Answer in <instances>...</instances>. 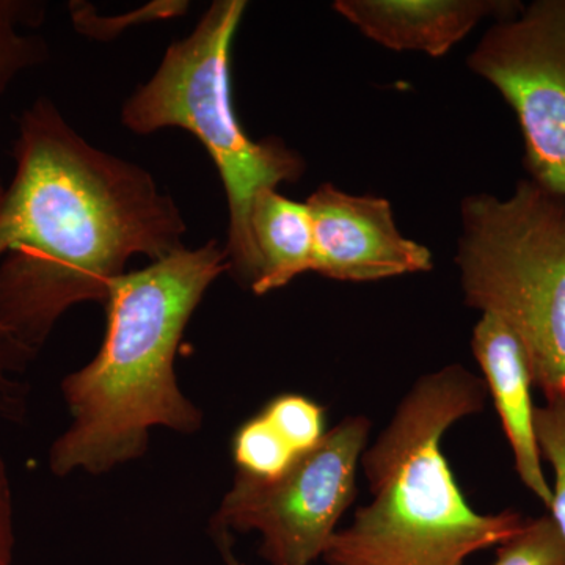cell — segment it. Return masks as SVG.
Listing matches in <instances>:
<instances>
[{
    "label": "cell",
    "instance_id": "cell-1",
    "mask_svg": "<svg viewBox=\"0 0 565 565\" xmlns=\"http://www.w3.org/2000/svg\"><path fill=\"white\" fill-rule=\"evenodd\" d=\"M0 196V334L35 360L74 305L106 303L137 255L185 247L180 207L143 167L98 150L47 98L22 111Z\"/></svg>",
    "mask_w": 565,
    "mask_h": 565
},
{
    "label": "cell",
    "instance_id": "cell-2",
    "mask_svg": "<svg viewBox=\"0 0 565 565\" xmlns=\"http://www.w3.org/2000/svg\"><path fill=\"white\" fill-rule=\"evenodd\" d=\"M225 273V245L212 239L111 282L103 345L62 382L71 422L52 444V473L104 475L140 459L156 427L184 435L202 429V411L182 393L174 360L196 307Z\"/></svg>",
    "mask_w": 565,
    "mask_h": 565
},
{
    "label": "cell",
    "instance_id": "cell-3",
    "mask_svg": "<svg viewBox=\"0 0 565 565\" xmlns=\"http://www.w3.org/2000/svg\"><path fill=\"white\" fill-rule=\"evenodd\" d=\"M484 379L462 364L424 374L364 449L373 500L337 531L329 565H465L525 526L516 511L479 514L463 497L444 455L445 434L486 407Z\"/></svg>",
    "mask_w": 565,
    "mask_h": 565
},
{
    "label": "cell",
    "instance_id": "cell-4",
    "mask_svg": "<svg viewBox=\"0 0 565 565\" xmlns=\"http://www.w3.org/2000/svg\"><path fill=\"white\" fill-rule=\"evenodd\" d=\"M245 10L244 0H215L191 35L167 50L154 76L129 96L121 122L139 136L185 129L206 148L228 202L230 274L252 289L259 273L248 226L253 200L263 189L299 181L307 167L277 137L252 140L234 111L232 46Z\"/></svg>",
    "mask_w": 565,
    "mask_h": 565
},
{
    "label": "cell",
    "instance_id": "cell-5",
    "mask_svg": "<svg viewBox=\"0 0 565 565\" xmlns=\"http://www.w3.org/2000/svg\"><path fill=\"white\" fill-rule=\"evenodd\" d=\"M460 225L465 303L514 332L546 401L565 396V200L526 178L508 199L465 196Z\"/></svg>",
    "mask_w": 565,
    "mask_h": 565
},
{
    "label": "cell",
    "instance_id": "cell-6",
    "mask_svg": "<svg viewBox=\"0 0 565 565\" xmlns=\"http://www.w3.org/2000/svg\"><path fill=\"white\" fill-rule=\"evenodd\" d=\"M366 416H348L274 479L236 471L212 516L217 539L258 533L270 565H311L323 556L356 494V468L370 437Z\"/></svg>",
    "mask_w": 565,
    "mask_h": 565
},
{
    "label": "cell",
    "instance_id": "cell-7",
    "mask_svg": "<svg viewBox=\"0 0 565 565\" xmlns=\"http://www.w3.org/2000/svg\"><path fill=\"white\" fill-rule=\"evenodd\" d=\"M467 65L515 111L531 180L565 200V0L494 21Z\"/></svg>",
    "mask_w": 565,
    "mask_h": 565
},
{
    "label": "cell",
    "instance_id": "cell-8",
    "mask_svg": "<svg viewBox=\"0 0 565 565\" xmlns=\"http://www.w3.org/2000/svg\"><path fill=\"white\" fill-rule=\"evenodd\" d=\"M305 204L313 222L316 274L363 282L433 270V253L399 232L388 200L323 182Z\"/></svg>",
    "mask_w": 565,
    "mask_h": 565
},
{
    "label": "cell",
    "instance_id": "cell-9",
    "mask_svg": "<svg viewBox=\"0 0 565 565\" xmlns=\"http://www.w3.org/2000/svg\"><path fill=\"white\" fill-rule=\"evenodd\" d=\"M471 349L511 446L516 475L550 512L553 487L542 468L531 394L534 382L525 349L505 323L490 315H481L476 323Z\"/></svg>",
    "mask_w": 565,
    "mask_h": 565
},
{
    "label": "cell",
    "instance_id": "cell-10",
    "mask_svg": "<svg viewBox=\"0 0 565 565\" xmlns=\"http://www.w3.org/2000/svg\"><path fill=\"white\" fill-rule=\"evenodd\" d=\"M516 0H338L334 11L386 50L444 57L486 18L522 9Z\"/></svg>",
    "mask_w": 565,
    "mask_h": 565
},
{
    "label": "cell",
    "instance_id": "cell-11",
    "mask_svg": "<svg viewBox=\"0 0 565 565\" xmlns=\"http://www.w3.org/2000/svg\"><path fill=\"white\" fill-rule=\"evenodd\" d=\"M259 273L250 291L256 296L315 273V233L307 204L286 199L277 189L256 193L248 215Z\"/></svg>",
    "mask_w": 565,
    "mask_h": 565
},
{
    "label": "cell",
    "instance_id": "cell-12",
    "mask_svg": "<svg viewBox=\"0 0 565 565\" xmlns=\"http://www.w3.org/2000/svg\"><path fill=\"white\" fill-rule=\"evenodd\" d=\"M44 17V3L0 0V98L22 73L50 61V44L36 33ZM3 191L0 181V196Z\"/></svg>",
    "mask_w": 565,
    "mask_h": 565
},
{
    "label": "cell",
    "instance_id": "cell-13",
    "mask_svg": "<svg viewBox=\"0 0 565 565\" xmlns=\"http://www.w3.org/2000/svg\"><path fill=\"white\" fill-rule=\"evenodd\" d=\"M296 457V452L262 412L234 434L233 459L239 473L274 479L288 470Z\"/></svg>",
    "mask_w": 565,
    "mask_h": 565
},
{
    "label": "cell",
    "instance_id": "cell-14",
    "mask_svg": "<svg viewBox=\"0 0 565 565\" xmlns=\"http://www.w3.org/2000/svg\"><path fill=\"white\" fill-rule=\"evenodd\" d=\"M262 414L297 456L313 449L326 435V408L303 394H278Z\"/></svg>",
    "mask_w": 565,
    "mask_h": 565
},
{
    "label": "cell",
    "instance_id": "cell-15",
    "mask_svg": "<svg viewBox=\"0 0 565 565\" xmlns=\"http://www.w3.org/2000/svg\"><path fill=\"white\" fill-rule=\"evenodd\" d=\"M492 565H565V539L555 519H527L519 533L497 546Z\"/></svg>",
    "mask_w": 565,
    "mask_h": 565
},
{
    "label": "cell",
    "instance_id": "cell-16",
    "mask_svg": "<svg viewBox=\"0 0 565 565\" xmlns=\"http://www.w3.org/2000/svg\"><path fill=\"white\" fill-rule=\"evenodd\" d=\"M535 433L542 459L552 465L555 473L553 505L548 514L555 519L565 539V396L546 401L535 407Z\"/></svg>",
    "mask_w": 565,
    "mask_h": 565
},
{
    "label": "cell",
    "instance_id": "cell-17",
    "mask_svg": "<svg viewBox=\"0 0 565 565\" xmlns=\"http://www.w3.org/2000/svg\"><path fill=\"white\" fill-rule=\"evenodd\" d=\"M32 360L0 334V419L20 423L28 412V385L21 381Z\"/></svg>",
    "mask_w": 565,
    "mask_h": 565
},
{
    "label": "cell",
    "instance_id": "cell-18",
    "mask_svg": "<svg viewBox=\"0 0 565 565\" xmlns=\"http://www.w3.org/2000/svg\"><path fill=\"white\" fill-rule=\"evenodd\" d=\"M13 498H11L9 471L0 456V565H13Z\"/></svg>",
    "mask_w": 565,
    "mask_h": 565
},
{
    "label": "cell",
    "instance_id": "cell-19",
    "mask_svg": "<svg viewBox=\"0 0 565 565\" xmlns=\"http://www.w3.org/2000/svg\"><path fill=\"white\" fill-rule=\"evenodd\" d=\"M221 548L223 553V559H225L226 565H245L237 559L236 556L233 555L232 550H230L228 541L226 539H221Z\"/></svg>",
    "mask_w": 565,
    "mask_h": 565
}]
</instances>
